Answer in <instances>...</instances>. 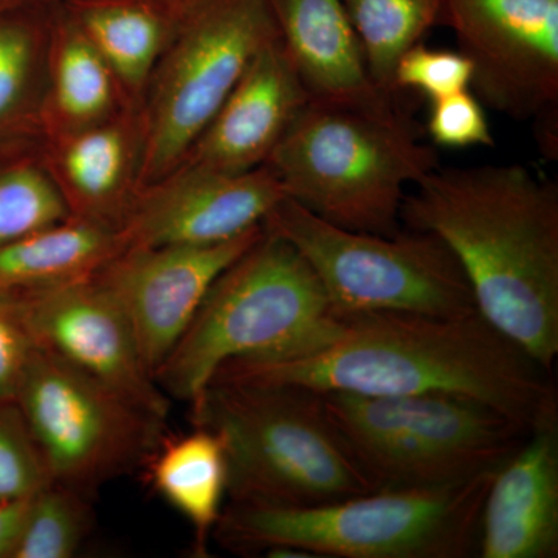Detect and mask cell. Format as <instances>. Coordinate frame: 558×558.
<instances>
[{
	"label": "cell",
	"instance_id": "cell-13",
	"mask_svg": "<svg viewBox=\"0 0 558 558\" xmlns=\"http://www.w3.org/2000/svg\"><path fill=\"white\" fill-rule=\"evenodd\" d=\"M3 299L39 348L168 417L171 399L146 368L123 312L94 277Z\"/></svg>",
	"mask_w": 558,
	"mask_h": 558
},
{
	"label": "cell",
	"instance_id": "cell-18",
	"mask_svg": "<svg viewBox=\"0 0 558 558\" xmlns=\"http://www.w3.org/2000/svg\"><path fill=\"white\" fill-rule=\"evenodd\" d=\"M124 250L119 230L64 220L0 247V296H20L94 277Z\"/></svg>",
	"mask_w": 558,
	"mask_h": 558
},
{
	"label": "cell",
	"instance_id": "cell-29",
	"mask_svg": "<svg viewBox=\"0 0 558 558\" xmlns=\"http://www.w3.org/2000/svg\"><path fill=\"white\" fill-rule=\"evenodd\" d=\"M429 102L427 131L435 145L442 148L494 146L486 110L472 92H458Z\"/></svg>",
	"mask_w": 558,
	"mask_h": 558
},
{
	"label": "cell",
	"instance_id": "cell-23",
	"mask_svg": "<svg viewBox=\"0 0 558 558\" xmlns=\"http://www.w3.org/2000/svg\"><path fill=\"white\" fill-rule=\"evenodd\" d=\"M57 68V100L64 116L92 120L109 108L112 98L109 68L75 20L68 24Z\"/></svg>",
	"mask_w": 558,
	"mask_h": 558
},
{
	"label": "cell",
	"instance_id": "cell-32",
	"mask_svg": "<svg viewBox=\"0 0 558 558\" xmlns=\"http://www.w3.org/2000/svg\"><path fill=\"white\" fill-rule=\"evenodd\" d=\"M32 0H0V14L9 13L11 10L21 9L27 5Z\"/></svg>",
	"mask_w": 558,
	"mask_h": 558
},
{
	"label": "cell",
	"instance_id": "cell-3",
	"mask_svg": "<svg viewBox=\"0 0 558 558\" xmlns=\"http://www.w3.org/2000/svg\"><path fill=\"white\" fill-rule=\"evenodd\" d=\"M495 472L453 486L376 490L306 508L229 502L213 537L238 556L295 550L300 558L476 557Z\"/></svg>",
	"mask_w": 558,
	"mask_h": 558
},
{
	"label": "cell",
	"instance_id": "cell-26",
	"mask_svg": "<svg viewBox=\"0 0 558 558\" xmlns=\"http://www.w3.org/2000/svg\"><path fill=\"white\" fill-rule=\"evenodd\" d=\"M124 163L123 138L119 132H87L69 146L65 172L70 183L90 204L108 201L120 183Z\"/></svg>",
	"mask_w": 558,
	"mask_h": 558
},
{
	"label": "cell",
	"instance_id": "cell-12",
	"mask_svg": "<svg viewBox=\"0 0 558 558\" xmlns=\"http://www.w3.org/2000/svg\"><path fill=\"white\" fill-rule=\"evenodd\" d=\"M263 233L260 226L219 244L128 247L94 275L130 323L153 376L178 347L216 279Z\"/></svg>",
	"mask_w": 558,
	"mask_h": 558
},
{
	"label": "cell",
	"instance_id": "cell-14",
	"mask_svg": "<svg viewBox=\"0 0 558 558\" xmlns=\"http://www.w3.org/2000/svg\"><path fill=\"white\" fill-rule=\"evenodd\" d=\"M286 194L269 167L229 174L193 167L124 220V248L209 245L263 226Z\"/></svg>",
	"mask_w": 558,
	"mask_h": 558
},
{
	"label": "cell",
	"instance_id": "cell-8",
	"mask_svg": "<svg viewBox=\"0 0 558 558\" xmlns=\"http://www.w3.org/2000/svg\"><path fill=\"white\" fill-rule=\"evenodd\" d=\"M263 226L303 256L336 314L459 317L478 312L457 256L428 231L384 236L340 229L288 197Z\"/></svg>",
	"mask_w": 558,
	"mask_h": 558
},
{
	"label": "cell",
	"instance_id": "cell-6",
	"mask_svg": "<svg viewBox=\"0 0 558 558\" xmlns=\"http://www.w3.org/2000/svg\"><path fill=\"white\" fill-rule=\"evenodd\" d=\"M286 197L352 231L398 234L405 190L439 167L409 120L310 102L267 160Z\"/></svg>",
	"mask_w": 558,
	"mask_h": 558
},
{
	"label": "cell",
	"instance_id": "cell-28",
	"mask_svg": "<svg viewBox=\"0 0 558 558\" xmlns=\"http://www.w3.org/2000/svg\"><path fill=\"white\" fill-rule=\"evenodd\" d=\"M22 9L0 14V124L20 108L32 75L35 28Z\"/></svg>",
	"mask_w": 558,
	"mask_h": 558
},
{
	"label": "cell",
	"instance_id": "cell-31",
	"mask_svg": "<svg viewBox=\"0 0 558 558\" xmlns=\"http://www.w3.org/2000/svg\"><path fill=\"white\" fill-rule=\"evenodd\" d=\"M31 499L0 501V558H10L20 538Z\"/></svg>",
	"mask_w": 558,
	"mask_h": 558
},
{
	"label": "cell",
	"instance_id": "cell-4",
	"mask_svg": "<svg viewBox=\"0 0 558 558\" xmlns=\"http://www.w3.org/2000/svg\"><path fill=\"white\" fill-rule=\"evenodd\" d=\"M340 323L303 256L264 227L216 279L154 380L168 398L191 403L226 363L307 354L328 343Z\"/></svg>",
	"mask_w": 558,
	"mask_h": 558
},
{
	"label": "cell",
	"instance_id": "cell-7",
	"mask_svg": "<svg viewBox=\"0 0 558 558\" xmlns=\"http://www.w3.org/2000/svg\"><path fill=\"white\" fill-rule=\"evenodd\" d=\"M322 396L374 492L453 486L495 472L531 432L494 407L457 395Z\"/></svg>",
	"mask_w": 558,
	"mask_h": 558
},
{
	"label": "cell",
	"instance_id": "cell-10",
	"mask_svg": "<svg viewBox=\"0 0 558 558\" xmlns=\"http://www.w3.org/2000/svg\"><path fill=\"white\" fill-rule=\"evenodd\" d=\"M182 16L146 142L143 170L149 179L196 145L255 54L279 36L267 0H185Z\"/></svg>",
	"mask_w": 558,
	"mask_h": 558
},
{
	"label": "cell",
	"instance_id": "cell-24",
	"mask_svg": "<svg viewBox=\"0 0 558 558\" xmlns=\"http://www.w3.org/2000/svg\"><path fill=\"white\" fill-rule=\"evenodd\" d=\"M69 219L53 183L35 168L0 174V247Z\"/></svg>",
	"mask_w": 558,
	"mask_h": 558
},
{
	"label": "cell",
	"instance_id": "cell-22",
	"mask_svg": "<svg viewBox=\"0 0 558 558\" xmlns=\"http://www.w3.org/2000/svg\"><path fill=\"white\" fill-rule=\"evenodd\" d=\"M90 497L51 481L33 495L10 558H70L89 537Z\"/></svg>",
	"mask_w": 558,
	"mask_h": 558
},
{
	"label": "cell",
	"instance_id": "cell-9",
	"mask_svg": "<svg viewBox=\"0 0 558 558\" xmlns=\"http://www.w3.org/2000/svg\"><path fill=\"white\" fill-rule=\"evenodd\" d=\"M14 400L51 481L89 497L145 469L167 438V418L39 347Z\"/></svg>",
	"mask_w": 558,
	"mask_h": 558
},
{
	"label": "cell",
	"instance_id": "cell-2",
	"mask_svg": "<svg viewBox=\"0 0 558 558\" xmlns=\"http://www.w3.org/2000/svg\"><path fill=\"white\" fill-rule=\"evenodd\" d=\"M407 194L400 220L440 238L476 307L553 371L558 357V189L520 163L435 168Z\"/></svg>",
	"mask_w": 558,
	"mask_h": 558
},
{
	"label": "cell",
	"instance_id": "cell-11",
	"mask_svg": "<svg viewBox=\"0 0 558 558\" xmlns=\"http://www.w3.org/2000/svg\"><path fill=\"white\" fill-rule=\"evenodd\" d=\"M440 25L473 64L481 102L532 121L549 159L558 154V0H442Z\"/></svg>",
	"mask_w": 558,
	"mask_h": 558
},
{
	"label": "cell",
	"instance_id": "cell-5",
	"mask_svg": "<svg viewBox=\"0 0 558 558\" xmlns=\"http://www.w3.org/2000/svg\"><path fill=\"white\" fill-rule=\"evenodd\" d=\"M190 407L194 427L222 439L234 505L306 508L374 492L315 389L213 381Z\"/></svg>",
	"mask_w": 558,
	"mask_h": 558
},
{
	"label": "cell",
	"instance_id": "cell-25",
	"mask_svg": "<svg viewBox=\"0 0 558 558\" xmlns=\"http://www.w3.org/2000/svg\"><path fill=\"white\" fill-rule=\"evenodd\" d=\"M51 483L32 429L14 399H0V501L32 498Z\"/></svg>",
	"mask_w": 558,
	"mask_h": 558
},
{
	"label": "cell",
	"instance_id": "cell-19",
	"mask_svg": "<svg viewBox=\"0 0 558 558\" xmlns=\"http://www.w3.org/2000/svg\"><path fill=\"white\" fill-rule=\"evenodd\" d=\"M145 469L154 490L189 521L197 554L205 556L229 492L222 439L204 427L174 439L167 436Z\"/></svg>",
	"mask_w": 558,
	"mask_h": 558
},
{
	"label": "cell",
	"instance_id": "cell-15",
	"mask_svg": "<svg viewBox=\"0 0 558 558\" xmlns=\"http://www.w3.org/2000/svg\"><path fill=\"white\" fill-rule=\"evenodd\" d=\"M310 95L279 36L255 54L196 143L194 163L242 174L267 163Z\"/></svg>",
	"mask_w": 558,
	"mask_h": 558
},
{
	"label": "cell",
	"instance_id": "cell-17",
	"mask_svg": "<svg viewBox=\"0 0 558 558\" xmlns=\"http://www.w3.org/2000/svg\"><path fill=\"white\" fill-rule=\"evenodd\" d=\"M279 39L315 105L399 117L398 102L371 80L341 0H267Z\"/></svg>",
	"mask_w": 558,
	"mask_h": 558
},
{
	"label": "cell",
	"instance_id": "cell-16",
	"mask_svg": "<svg viewBox=\"0 0 558 558\" xmlns=\"http://www.w3.org/2000/svg\"><path fill=\"white\" fill-rule=\"evenodd\" d=\"M476 557H558V414L535 425L495 472Z\"/></svg>",
	"mask_w": 558,
	"mask_h": 558
},
{
	"label": "cell",
	"instance_id": "cell-30",
	"mask_svg": "<svg viewBox=\"0 0 558 558\" xmlns=\"http://www.w3.org/2000/svg\"><path fill=\"white\" fill-rule=\"evenodd\" d=\"M36 348L38 344L14 314L9 301L0 296V399L16 398Z\"/></svg>",
	"mask_w": 558,
	"mask_h": 558
},
{
	"label": "cell",
	"instance_id": "cell-27",
	"mask_svg": "<svg viewBox=\"0 0 558 558\" xmlns=\"http://www.w3.org/2000/svg\"><path fill=\"white\" fill-rule=\"evenodd\" d=\"M473 64L461 51L429 49L416 44L395 70L396 90L421 92L429 101L472 89Z\"/></svg>",
	"mask_w": 558,
	"mask_h": 558
},
{
	"label": "cell",
	"instance_id": "cell-1",
	"mask_svg": "<svg viewBox=\"0 0 558 558\" xmlns=\"http://www.w3.org/2000/svg\"><path fill=\"white\" fill-rule=\"evenodd\" d=\"M322 348L281 360H234L211 381L296 385L319 392L478 400L532 429L558 414L549 371L480 312L459 317L366 312L340 315Z\"/></svg>",
	"mask_w": 558,
	"mask_h": 558
},
{
	"label": "cell",
	"instance_id": "cell-21",
	"mask_svg": "<svg viewBox=\"0 0 558 558\" xmlns=\"http://www.w3.org/2000/svg\"><path fill=\"white\" fill-rule=\"evenodd\" d=\"M362 47L371 80L388 97L398 94L400 58L440 25L442 0H341Z\"/></svg>",
	"mask_w": 558,
	"mask_h": 558
},
{
	"label": "cell",
	"instance_id": "cell-20",
	"mask_svg": "<svg viewBox=\"0 0 558 558\" xmlns=\"http://www.w3.org/2000/svg\"><path fill=\"white\" fill-rule=\"evenodd\" d=\"M73 20L121 80L138 86L150 68L167 32V10L154 0H83Z\"/></svg>",
	"mask_w": 558,
	"mask_h": 558
}]
</instances>
